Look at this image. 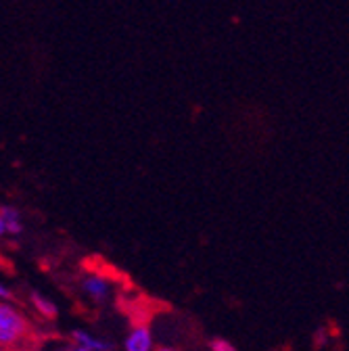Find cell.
I'll use <instances>...</instances> for the list:
<instances>
[{"label":"cell","mask_w":349,"mask_h":351,"mask_svg":"<svg viewBox=\"0 0 349 351\" xmlns=\"http://www.w3.org/2000/svg\"><path fill=\"white\" fill-rule=\"evenodd\" d=\"M32 339L29 320L11 303H0V347L21 351Z\"/></svg>","instance_id":"6da1fadb"},{"label":"cell","mask_w":349,"mask_h":351,"mask_svg":"<svg viewBox=\"0 0 349 351\" xmlns=\"http://www.w3.org/2000/svg\"><path fill=\"white\" fill-rule=\"evenodd\" d=\"M82 289H84V293L88 295L93 301L101 303V301H105V299L109 297V293H111V282H109V278L103 276V274H88V276H86V278L82 280Z\"/></svg>","instance_id":"7a4b0ae2"},{"label":"cell","mask_w":349,"mask_h":351,"mask_svg":"<svg viewBox=\"0 0 349 351\" xmlns=\"http://www.w3.org/2000/svg\"><path fill=\"white\" fill-rule=\"evenodd\" d=\"M123 347H125V351H153V335H151L149 326L136 324L128 332Z\"/></svg>","instance_id":"3957f363"},{"label":"cell","mask_w":349,"mask_h":351,"mask_svg":"<svg viewBox=\"0 0 349 351\" xmlns=\"http://www.w3.org/2000/svg\"><path fill=\"white\" fill-rule=\"evenodd\" d=\"M73 341L84 347V349H88V351H113V343L105 341V339H99L91 332H86V330H73Z\"/></svg>","instance_id":"277c9868"},{"label":"cell","mask_w":349,"mask_h":351,"mask_svg":"<svg viewBox=\"0 0 349 351\" xmlns=\"http://www.w3.org/2000/svg\"><path fill=\"white\" fill-rule=\"evenodd\" d=\"M0 215L5 219L7 234H21L23 224H21V213L13 205H0Z\"/></svg>","instance_id":"5b68a950"},{"label":"cell","mask_w":349,"mask_h":351,"mask_svg":"<svg viewBox=\"0 0 349 351\" xmlns=\"http://www.w3.org/2000/svg\"><path fill=\"white\" fill-rule=\"evenodd\" d=\"M32 305L36 307V312H38L42 318L51 320V318H55V316H57V305H55L51 299H47L45 295L32 293Z\"/></svg>","instance_id":"8992f818"},{"label":"cell","mask_w":349,"mask_h":351,"mask_svg":"<svg viewBox=\"0 0 349 351\" xmlns=\"http://www.w3.org/2000/svg\"><path fill=\"white\" fill-rule=\"evenodd\" d=\"M211 351H237V349L226 339H215V341H211Z\"/></svg>","instance_id":"52a82bcc"},{"label":"cell","mask_w":349,"mask_h":351,"mask_svg":"<svg viewBox=\"0 0 349 351\" xmlns=\"http://www.w3.org/2000/svg\"><path fill=\"white\" fill-rule=\"evenodd\" d=\"M13 297V293H11V289L5 285V282H0V301H9Z\"/></svg>","instance_id":"ba28073f"},{"label":"cell","mask_w":349,"mask_h":351,"mask_svg":"<svg viewBox=\"0 0 349 351\" xmlns=\"http://www.w3.org/2000/svg\"><path fill=\"white\" fill-rule=\"evenodd\" d=\"M7 234V228H5V219H3V215H0V237H5Z\"/></svg>","instance_id":"9c48e42d"},{"label":"cell","mask_w":349,"mask_h":351,"mask_svg":"<svg viewBox=\"0 0 349 351\" xmlns=\"http://www.w3.org/2000/svg\"><path fill=\"white\" fill-rule=\"evenodd\" d=\"M157 351H176V349H171V347H159Z\"/></svg>","instance_id":"30bf717a"},{"label":"cell","mask_w":349,"mask_h":351,"mask_svg":"<svg viewBox=\"0 0 349 351\" xmlns=\"http://www.w3.org/2000/svg\"><path fill=\"white\" fill-rule=\"evenodd\" d=\"M69 351H88V349H84V347H80V345H77L75 349H69Z\"/></svg>","instance_id":"8fae6325"},{"label":"cell","mask_w":349,"mask_h":351,"mask_svg":"<svg viewBox=\"0 0 349 351\" xmlns=\"http://www.w3.org/2000/svg\"><path fill=\"white\" fill-rule=\"evenodd\" d=\"M0 351H9V349H5V347H0Z\"/></svg>","instance_id":"7c38bea8"}]
</instances>
